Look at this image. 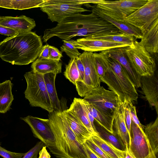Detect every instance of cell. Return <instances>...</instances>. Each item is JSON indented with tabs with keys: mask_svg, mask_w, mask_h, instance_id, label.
<instances>
[{
	"mask_svg": "<svg viewBox=\"0 0 158 158\" xmlns=\"http://www.w3.org/2000/svg\"><path fill=\"white\" fill-rule=\"evenodd\" d=\"M98 110L113 115L120 101L114 92L100 85L89 92L83 98Z\"/></svg>",
	"mask_w": 158,
	"mask_h": 158,
	"instance_id": "8",
	"label": "cell"
},
{
	"mask_svg": "<svg viewBox=\"0 0 158 158\" xmlns=\"http://www.w3.org/2000/svg\"><path fill=\"white\" fill-rule=\"evenodd\" d=\"M91 105L94 121L109 132L113 133L114 115L109 114L99 111Z\"/></svg>",
	"mask_w": 158,
	"mask_h": 158,
	"instance_id": "31",
	"label": "cell"
},
{
	"mask_svg": "<svg viewBox=\"0 0 158 158\" xmlns=\"http://www.w3.org/2000/svg\"><path fill=\"white\" fill-rule=\"evenodd\" d=\"M25 153H16L6 150L0 146V156L3 158H22Z\"/></svg>",
	"mask_w": 158,
	"mask_h": 158,
	"instance_id": "40",
	"label": "cell"
},
{
	"mask_svg": "<svg viewBox=\"0 0 158 158\" xmlns=\"http://www.w3.org/2000/svg\"><path fill=\"white\" fill-rule=\"evenodd\" d=\"M45 0H0V7L23 10L39 7Z\"/></svg>",
	"mask_w": 158,
	"mask_h": 158,
	"instance_id": "25",
	"label": "cell"
},
{
	"mask_svg": "<svg viewBox=\"0 0 158 158\" xmlns=\"http://www.w3.org/2000/svg\"><path fill=\"white\" fill-rule=\"evenodd\" d=\"M0 25L22 32L31 31L36 24L33 19L22 15L15 17L0 16Z\"/></svg>",
	"mask_w": 158,
	"mask_h": 158,
	"instance_id": "18",
	"label": "cell"
},
{
	"mask_svg": "<svg viewBox=\"0 0 158 158\" xmlns=\"http://www.w3.org/2000/svg\"><path fill=\"white\" fill-rule=\"evenodd\" d=\"M19 33L20 32L11 28L0 25V34L10 36Z\"/></svg>",
	"mask_w": 158,
	"mask_h": 158,
	"instance_id": "42",
	"label": "cell"
},
{
	"mask_svg": "<svg viewBox=\"0 0 158 158\" xmlns=\"http://www.w3.org/2000/svg\"><path fill=\"white\" fill-rule=\"evenodd\" d=\"M82 103L84 106L88 118L90 123L95 133H97L94 123V118L92 110L91 105L88 102L82 99Z\"/></svg>",
	"mask_w": 158,
	"mask_h": 158,
	"instance_id": "38",
	"label": "cell"
},
{
	"mask_svg": "<svg viewBox=\"0 0 158 158\" xmlns=\"http://www.w3.org/2000/svg\"><path fill=\"white\" fill-rule=\"evenodd\" d=\"M139 44L151 55L158 52V19L143 34Z\"/></svg>",
	"mask_w": 158,
	"mask_h": 158,
	"instance_id": "20",
	"label": "cell"
},
{
	"mask_svg": "<svg viewBox=\"0 0 158 158\" xmlns=\"http://www.w3.org/2000/svg\"><path fill=\"white\" fill-rule=\"evenodd\" d=\"M56 74L50 73L44 75L47 90L52 106L56 110H62L60 102L57 94L55 82Z\"/></svg>",
	"mask_w": 158,
	"mask_h": 158,
	"instance_id": "26",
	"label": "cell"
},
{
	"mask_svg": "<svg viewBox=\"0 0 158 158\" xmlns=\"http://www.w3.org/2000/svg\"><path fill=\"white\" fill-rule=\"evenodd\" d=\"M94 125L96 132L100 137L118 150L123 152L126 151V148L124 144L114 132L111 133L97 123Z\"/></svg>",
	"mask_w": 158,
	"mask_h": 158,
	"instance_id": "28",
	"label": "cell"
},
{
	"mask_svg": "<svg viewBox=\"0 0 158 158\" xmlns=\"http://www.w3.org/2000/svg\"><path fill=\"white\" fill-rule=\"evenodd\" d=\"M123 103L124 118L127 128L130 137L131 119L128 102L125 101Z\"/></svg>",
	"mask_w": 158,
	"mask_h": 158,
	"instance_id": "36",
	"label": "cell"
},
{
	"mask_svg": "<svg viewBox=\"0 0 158 158\" xmlns=\"http://www.w3.org/2000/svg\"><path fill=\"white\" fill-rule=\"evenodd\" d=\"M128 103L130 110L132 121L136 124L142 132H144L143 128V126L140 123L137 116L135 106L133 105V104L131 102H128Z\"/></svg>",
	"mask_w": 158,
	"mask_h": 158,
	"instance_id": "39",
	"label": "cell"
},
{
	"mask_svg": "<svg viewBox=\"0 0 158 158\" xmlns=\"http://www.w3.org/2000/svg\"><path fill=\"white\" fill-rule=\"evenodd\" d=\"M62 111L78 142L81 144H83L91 137L92 135L68 109Z\"/></svg>",
	"mask_w": 158,
	"mask_h": 158,
	"instance_id": "21",
	"label": "cell"
},
{
	"mask_svg": "<svg viewBox=\"0 0 158 158\" xmlns=\"http://www.w3.org/2000/svg\"><path fill=\"white\" fill-rule=\"evenodd\" d=\"M27 83L24 94L31 106L40 107L49 113L54 110L48 94L44 75L32 71L24 75Z\"/></svg>",
	"mask_w": 158,
	"mask_h": 158,
	"instance_id": "5",
	"label": "cell"
},
{
	"mask_svg": "<svg viewBox=\"0 0 158 158\" xmlns=\"http://www.w3.org/2000/svg\"><path fill=\"white\" fill-rule=\"evenodd\" d=\"M117 32H120L117 27L93 12L88 15L79 13L66 18L55 27L46 29L42 40L45 43L56 36L63 41L76 36Z\"/></svg>",
	"mask_w": 158,
	"mask_h": 158,
	"instance_id": "1",
	"label": "cell"
},
{
	"mask_svg": "<svg viewBox=\"0 0 158 158\" xmlns=\"http://www.w3.org/2000/svg\"><path fill=\"white\" fill-rule=\"evenodd\" d=\"M93 55L96 69L100 78L110 70V58L105 51L94 53Z\"/></svg>",
	"mask_w": 158,
	"mask_h": 158,
	"instance_id": "32",
	"label": "cell"
},
{
	"mask_svg": "<svg viewBox=\"0 0 158 158\" xmlns=\"http://www.w3.org/2000/svg\"><path fill=\"white\" fill-rule=\"evenodd\" d=\"M148 0H103L96 6L106 14L119 20H124L126 18L144 5Z\"/></svg>",
	"mask_w": 158,
	"mask_h": 158,
	"instance_id": "10",
	"label": "cell"
},
{
	"mask_svg": "<svg viewBox=\"0 0 158 158\" xmlns=\"http://www.w3.org/2000/svg\"><path fill=\"white\" fill-rule=\"evenodd\" d=\"M12 85L10 80L0 83V113H6L10 109L14 100Z\"/></svg>",
	"mask_w": 158,
	"mask_h": 158,
	"instance_id": "24",
	"label": "cell"
},
{
	"mask_svg": "<svg viewBox=\"0 0 158 158\" xmlns=\"http://www.w3.org/2000/svg\"><path fill=\"white\" fill-rule=\"evenodd\" d=\"M148 158H157L156 154L152 152Z\"/></svg>",
	"mask_w": 158,
	"mask_h": 158,
	"instance_id": "48",
	"label": "cell"
},
{
	"mask_svg": "<svg viewBox=\"0 0 158 158\" xmlns=\"http://www.w3.org/2000/svg\"><path fill=\"white\" fill-rule=\"evenodd\" d=\"M114 115L113 132L121 140L126 148H128L130 144V137L125 123L123 103L120 101L114 114Z\"/></svg>",
	"mask_w": 158,
	"mask_h": 158,
	"instance_id": "19",
	"label": "cell"
},
{
	"mask_svg": "<svg viewBox=\"0 0 158 158\" xmlns=\"http://www.w3.org/2000/svg\"><path fill=\"white\" fill-rule=\"evenodd\" d=\"M64 75L67 79L75 85L76 82L80 80V76L78 70L76 59H71L66 65Z\"/></svg>",
	"mask_w": 158,
	"mask_h": 158,
	"instance_id": "33",
	"label": "cell"
},
{
	"mask_svg": "<svg viewBox=\"0 0 158 158\" xmlns=\"http://www.w3.org/2000/svg\"><path fill=\"white\" fill-rule=\"evenodd\" d=\"M93 39L123 43L131 46L136 40L133 36L120 32L104 33L87 36Z\"/></svg>",
	"mask_w": 158,
	"mask_h": 158,
	"instance_id": "27",
	"label": "cell"
},
{
	"mask_svg": "<svg viewBox=\"0 0 158 158\" xmlns=\"http://www.w3.org/2000/svg\"><path fill=\"white\" fill-rule=\"evenodd\" d=\"M155 73L150 76L141 77V88L150 107H155L158 114V77Z\"/></svg>",
	"mask_w": 158,
	"mask_h": 158,
	"instance_id": "17",
	"label": "cell"
},
{
	"mask_svg": "<svg viewBox=\"0 0 158 158\" xmlns=\"http://www.w3.org/2000/svg\"><path fill=\"white\" fill-rule=\"evenodd\" d=\"M46 147V146L44 145L40 150L39 153L38 158H51V156L47 151Z\"/></svg>",
	"mask_w": 158,
	"mask_h": 158,
	"instance_id": "46",
	"label": "cell"
},
{
	"mask_svg": "<svg viewBox=\"0 0 158 158\" xmlns=\"http://www.w3.org/2000/svg\"><path fill=\"white\" fill-rule=\"evenodd\" d=\"M127 47L114 48L105 51L110 58L118 62L124 69L135 87H141V77L134 70L128 60L126 53Z\"/></svg>",
	"mask_w": 158,
	"mask_h": 158,
	"instance_id": "15",
	"label": "cell"
},
{
	"mask_svg": "<svg viewBox=\"0 0 158 158\" xmlns=\"http://www.w3.org/2000/svg\"><path fill=\"white\" fill-rule=\"evenodd\" d=\"M50 46L48 44L43 46L38 56V58L49 59Z\"/></svg>",
	"mask_w": 158,
	"mask_h": 158,
	"instance_id": "44",
	"label": "cell"
},
{
	"mask_svg": "<svg viewBox=\"0 0 158 158\" xmlns=\"http://www.w3.org/2000/svg\"><path fill=\"white\" fill-rule=\"evenodd\" d=\"M43 47L41 37L32 31L18 33L0 42V58L12 65L33 62Z\"/></svg>",
	"mask_w": 158,
	"mask_h": 158,
	"instance_id": "2",
	"label": "cell"
},
{
	"mask_svg": "<svg viewBox=\"0 0 158 158\" xmlns=\"http://www.w3.org/2000/svg\"><path fill=\"white\" fill-rule=\"evenodd\" d=\"M91 138L105 153L111 158H124V152H122L110 143L102 139L97 133L92 135Z\"/></svg>",
	"mask_w": 158,
	"mask_h": 158,
	"instance_id": "29",
	"label": "cell"
},
{
	"mask_svg": "<svg viewBox=\"0 0 158 158\" xmlns=\"http://www.w3.org/2000/svg\"><path fill=\"white\" fill-rule=\"evenodd\" d=\"M68 110L92 135L95 133L87 117L82 99L74 98Z\"/></svg>",
	"mask_w": 158,
	"mask_h": 158,
	"instance_id": "23",
	"label": "cell"
},
{
	"mask_svg": "<svg viewBox=\"0 0 158 158\" xmlns=\"http://www.w3.org/2000/svg\"><path fill=\"white\" fill-rule=\"evenodd\" d=\"M126 148V151L124 153V158H135L129 152L128 147Z\"/></svg>",
	"mask_w": 158,
	"mask_h": 158,
	"instance_id": "47",
	"label": "cell"
},
{
	"mask_svg": "<svg viewBox=\"0 0 158 158\" xmlns=\"http://www.w3.org/2000/svg\"><path fill=\"white\" fill-rule=\"evenodd\" d=\"M62 57V52L57 48L50 46L49 48V59L60 61Z\"/></svg>",
	"mask_w": 158,
	"mask_h": 158,
	"instance_id": "41",
	"label": "cell"
},
{
	"mask_svg": "<svg viewBox=\"0 0 158 158\" xmlns=\"http://www.w3.org/2000/svg\"><path fill=\"white\" fill-rule=\"evenodd\" d=\"M126 53L132 68L141 77L152 75L156 72L155 59L136 40L127 47Z\"/></svg>",
	"mask_w": 158,
	"mask_h": 158,
	"instance_id": "7",
	"label": "cell"
},
{
	"mask_svg": "<svg viewBox=\"0 0 158 158\" xmlns=\"http://www.w3.org/2000/svg\"><path fill=\"white\" fill-rule=\"evenodd\" d=\"M128 149L135 158H148L153 152L144 132L132 121Z\"/></svg>",
	"mask_w": 158,
	"mask_h": 158,
	"instance_id": "13",
	"label": "cell"
},
{
	"mask_svg": "<svg viewBox=\"0 0 158 158\" xmlns=\"http://www.w3.org/2000/svg\"><path fill=\"white\" fill-rule=\"evenodd\" d=\"M30 127L34 136L51 150L55 144V138L48 123V119H43L28 115L21 118Z\"/></svg>",
	"mask_w": 158,
	"mask_h": 158,
	"instance_id": "12",
	"label": "cell"
},
{
	"mask_svg": "<svg viewBox=\"0 0 158 158\" xmlns=\"http://www.w3.org/2000/svg\"><path fill=\"white\" fill-rule=\"evenodd\" d=\"M158 19V0H148L141 7L124 19L143 34Z\"/></svg>",
	"mask_w": 158,
	"mask_h": 158,
	"instance_id": "11",
	"label": "cell"
},
{
	"mask_svg": "<svg viewBox=\"0 0 158 158\" xmlns=\"http://www.w3.org/2000/svg\"><path fill=\"white\" fill-rule=\"evenodd\" d=\"M63 41V44L60 48L61 52H64L70 59H76L78 58L81 54L71 43L70 40Z\"/></svg>",
	"mask_w": 158,
	"mask_h": 158,
	"instance_id": "34",
	"label": "cell"
},
{
	"mask_svg": "<svg viewBox=\"0 0 158 158\" xmlns=\"http://www.w3.org/2000/svg\"><path fill=\"white\" fill-rule=\"evenodd\" d=\"M71 43L78 49L92 52H102L118 47L129 46L127 44L121 43L90 39L88 37L75 40H70Z\"/></svg>",
	"mask_w": 158,
	"mask_h": 158,
	"instance_id": "14",
	"label": "cell"
},
{
	"mask_svg": "<svg viewBox=\"0 0 158 158\" xmlns=\"http://www.w3.org/2000/svg\"><path fill=\"white\" fill-rule=\"evenodd\" d=\"M76 62L80 76V80L79 81H82L84 78L85 69L84 64L79 57L76 59Z\"/></svg>",
	"mask_w": 158,
	"mask_h": 158,
	"instance_id": "43",
	"label": "cell"
},
{
	"mask_svg": "<svg viewBox=\"0 0 158 158\" xmlns=\"http://www.w3.org/2000/svg\"><path fill=\"white\" fill-rule=\"evenodd\" d=\"M110 69L100 78L108 89L116 94L119 101L133 104L137 102L138 95L134 84L124 69L116 60L110 59Z\"/></svg>",
	"mask_w": 158,
	"mask_h": 158,
	"instance_id": "4",
	"label": "cell"
},
{
	"mask_svg": "<svg viewBox=\"0 0 158 158\" xmlns=\"http://www.w3.org/2000/svg\"><path fill=\"white\" fill-rule=\"evenodd\" d=\"M44 145L42 142H38L35 146L25 153L22 158H37L39 151Z\"/></svg>",
	"mask_w": 158,
	"mask_h": 158,
	"instance_id": "37",
	"label": "cell"
},
{
	"mask_svg": "<svg viewBox=\"0 0 158 158\" xmlns=\"http://www.w3.org/2000/svg\"><path fill=\"white\" fill-rule=\"evenodd\" d=\"M82 144L87 158H99L88 147L85 143Z\"/></svg>",
	"mask_w": 158,
	"mask_h": 158,
	"instance_id": "45",
	"label": "cell"
},
{
	"mask_svg": "<svg viewBox=\"0 0 158 158\" xmlns=\"http://www.w3.org/2000/svg\"><path fill=\"white\" fill-rule=\"evenodd\" d=\"M92 12L97 15L102 19L110 23L117 27L121 33L133 36L135 39H141L142 35L141 31L138 28L126 22L112 17L104 13L96 5L90 6Z\"/></svg>",
	"mask_w": 158,
	"mask_h": 158,
	"instance_id": "16",
	"label": "cell"
},
{
	"mask_svg": "<svg viewBox=\"0 0 158 158\" xmlns=\"http://www.w3.org/2000/svg\"><path fill=\"white\" fill-rule=\"evenodd\" d=\"M48 123L55 138L50 152L60 158H87L83 144L77 140L62 110H54L48 115Z\"/></svg>",
	"mask_w": 158,
	"mask_h": 158,
	"instance_id": "3",
	"label": "cell"
},
{
	"mask_svg": "<svg viewBox=\"0 0 158 158\" xmlns=\"http://www.w3.org/2000/svg\"><path fill=\"white\" fill-rule=\"evenodd\" d=\"M86 0H45L39 7L52 22L59 23L72 15L89 11L82 7Z\"/></svg>",
	"mask_w": 158,
	"mask_h": 158,
	"instance_id": "6",
	"label": "cell"
},
{
	"mask_svg": "<svg viewBox=\"0 0 158 158\" xmlns=\"http://www.w3.org/2000/svg\"><path fill=\"white\" fill-rule=\"evenodd\" d=\"M144 133L152 149L156 154L158 152V117L145 127Z\"/></svg>",
	"mask_w": 158,
	"mask_h": 158,
	"instance_id": "30",
	"label": "cell"
},
{
	"mask_svg": "<svg viewBox=\"0 0 158 158\" xmlns=\"http://www.w3.org/2000/svg\"><path fill=\"white\" fill-rule=\"evenodd\" d=\"M93 53L84 51L79 57L84 67V78L75 85L79 96L84 97L93 89L100 85L101 80L95 65Z\"/></svg>",
	"mask_w": 158,
	"mask_h": 158,
	"instance_id": "9",
	"label": "cell"
},
{
	"mask_svg": "<svg viewBox=\"0 0 158 158\" xmlns=\"http://www.w3.org/2000/svg\"><path fill=\"white\" fill-rule=\"evenodd\" d=\"M62 65L60 61L38 58L32 63L31 67L32 71L39 74L52 73L57 74L61 73Z\"/></svg>",
	"mask_w": 158,
	"mask_h": 158,
	"instance_id": "22",
	"label": "cell"
},
{
	"mask_svg": "<svg viewBox=\"0 0 158 158\" xmlns=\"http://www.w3.org/2000/svg\"><path fill=\"white\" fill-rule=\"evenodd\" d=\"M85 143L88 147L99 158H111L94 143L91 137Z\"/></svg>",
	"mask_w": 158,
	"mask_h": 158,
	"instance_id": "35",
	"label": "cell"
}]
</instances>
